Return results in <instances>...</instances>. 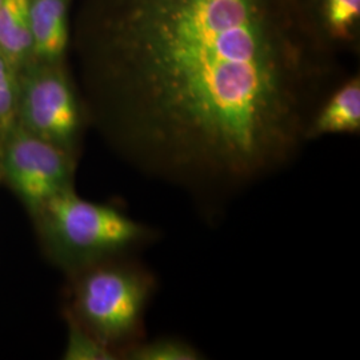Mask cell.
Masks as SVG:
<instances>
[{"mask_svg": "<svg viewBox=\"0 0 360 360\" xmlns=\"http://www.w3.org/2000/svg\"><path fill=\"white\" fill-rule=\"evenodd\" d=\"M90 43L139 166L205 200L287 167L338 83L299 0H98Z\"/></svg>", "mask_w": 360, "mask_h": 360, "instance_id": "obj_1", "label": "cell"}, {"mask_svg": "<svg viewBox=\"0 0 360 360\" xmlns=\"http://www.w3.org/2000/svg\"><path fill=\"white\" fill-rule=\"evenodd\" d=\"M155 291L156 278L142 264L102 260L82 269L67 311L117 354L116 347L123 351L142 340L144 314Z\"/></svg>", "mask_w": 360, "mask_h": 360, "instance_id": "obj_2", "label": "cell"}, {"mask_svg": "<svg viewBox=\"0 0 360 360\" xmlns=\"http://www.w3.org/2000/svg\"><path fill=\"white\" fill-rule=\"evenodd\" d=\"M35 217L56 257L67 266L84 269L132 248L151 245L158 232L110 205L77 196L74 188L50 199Z\"/></svg>", "mask_w": 360, "mask_h": 360, "instance_id": "obj_3", "label": "cell"}, {"mask_svg": "<svg viewBox=\"0 0 360 360\" xmlns=\"http://www.w3.org/2000/svg\"><path fill=\"white\" fill-rule=\"evenodd\" d=\"M16 122L40 139L75 155L83 114L62 65L32 60L18 74Z\"/></svg>", "mask_w": 360, "mask_h": 360, "instance_id": "obj_4", "label": "cell"}, {"mask_svg": "<svg viewBox=\"0 0 360 360\" xmlns=\"http://www.w3.org/2000/svg\"><path fill=\"white\" fill-rule=\"evenodd\" d=\"M0 171L32 214L72 188L75 155L35 136L16 120L0 141Z\"/></svg>", "mask_w": 360, "mask_h": 360, "instance_id": "obj_5", "label": "cell"}, {"mask_svg": "<svg viewBox=\"0 0 360 360\" xmlns=\"http://www.w3.org/2000/svg\"><path fill=\"white\" fill-rule=\"evenodd\" d=\"M309 26L331 51H359L360 0H299Z\"/></svg>", "mask_w": 360, "mask_h": 360, "instance_id": "obj_6", "label": "cell"}, {"mask_svg": "<svg viewBox=\"0 0 360 360\" xmlns=\"http://www.w3.org/2000/svg\"><path fill=\"white\" fill-rule=\"evenodd\" d=\"M360 132L359 74L336 83L309 119L307 142L330 135H358Z\"/></svg>", "mask_w": 360, "mask_h": 360, "instance_id": "obj_7", "label": "cell"}, {"mask_svg": "<svg viewBox=\"0 0 360 360\" xmlns=\"http://www.w3.org/2000/svg\"><path fill=\"white\" fill-rule=\"evenodd\" d=\"M71 0H30L34 60L62 65L70 43Z\"/></svg>", "mask_w": 360, "mask_h": 360, "instance_id": "obj_8", "label": "cell"}, {"mask_svg": "<svg viewBox=\"0 0 360 360\" xmlns=\"http://www.w3.org/2000/svg\"><path fill=\"white\" fill-rule=\"evenodd\" d=\"M0 55L16 74L34 60L30 0H1Z\"/></svg>", "mask_w": 360, "mask_h": 360, "instance_id": "obj_9", "label": "cell"}, {"mask_svg": "<svg viewBox=\"0 0 360 360\" xmlns=\"http://www.w3.org/2000/svg\"><path fill=\"white\" fill-rule=\"evenodd\" d=\"M119 355L131 360H199L203 354L176 336H160L153 340H139L138 343L124 348Z\"/></svg>", "mask_w": 360, "mask_h": 360, "instance_id": "obj_10", "label": "cell"}, {"mask_svg": "<svg viewBox=\"0 0 360 360\" xmlns=\"http://www.w3.org/2000/svg\"><path fill=\"white\" fill-rule=\"evenodd\" d=\"M68 339L63 359L65 360H112L117 354L112 348L105 346L95 335L91 334L67 311Z\"/></svg>", "mask_w": 360, "mask_h": 360, "instance_id": "obj_11", "label": "cell"}, {"mask_svg": "<svg viewBox=\"0 0 360 360\" xmlns=\"http://www.w3.org/2000/svg\"><path fill=\"white\" fill-rule=\"evenodd\" d=\"M18 74L0 55V141L16 120Z\"/></svg>", "mask_w": 360, "mask_h": 360, "instance_id": "obj_12", "label": "cell"}, {"mask_svg": "<svg viewBox=\"0 0 360 360\" xmlns=\"http://www.w3.org/2000/svg\"><path fill=\"white\" fill-rule=\"evenodd\" d=\"M0 178H1V171H0Z\"/></svg>", "mask_w": 360, "mask_h": 360, "instance_id": "obj_13", "label": "cell"}, {"mask_svg": "<svg viewBox=\"0 0 360 360\" xmlns=\"http://www.w3.org/2000/svg\"><path fill=\"white\" fill-rule=\"evenodd\" d=\"M0 3H1V0H0Z\"/></svg>", "mask_w": 360, "mask_h": 360, "instance_id": "obj_14", "label": "cell"}]
</instances>
